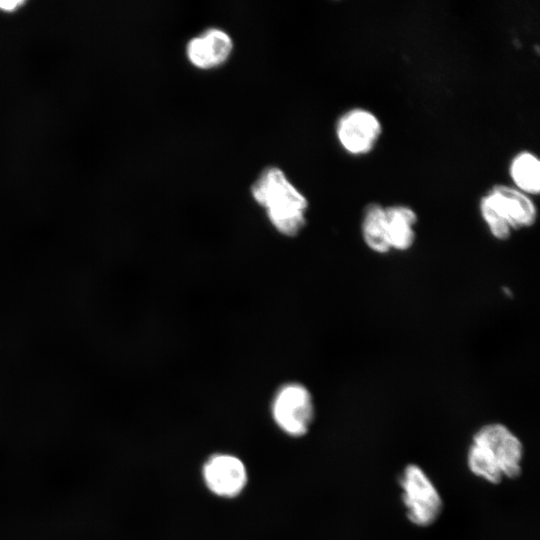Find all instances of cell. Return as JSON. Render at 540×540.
<instances>
[{"label": "cell", "mask_w": 540, "mask_h": 540, "mask_svg": "<svg viewBox=\"0 0 540 540\" xmlns=\"http://www.w3.org/2000/svg\"><path fill=\"white\" fill-rule=\"evenodd\" d=\"M524 445L505 424L491 422L479 427L468 446L466 463L477 478L498 485L522 474Z\"/></svg>", "instance_id": "6da1fadb"}, {"label": "cell", "mask_w": 540, "mask_h": 540, "mask_svg": "<svg viewBox=\"0 0 540 540\" xmlns=\"http://www.w3.org/2000/svg\"><path fill=\"white\" fill-rule=\"evenodd\" d=\"M251 194L280 234L294 237L305 227L308 200L280 168H266L253 183Z\"/></svg>", "instance_id": "7a4b0ae2"}, {"label": "cell", "mask_w": 540, "mask_h": 540, "mask_svg": "<svg viewBox=\"0 0 540 540\" xmlns=\"http://www.w3.org/2000/svg\"><path fill=\"white\" fill-rule=\"evenodd\" d=\"M399 486L405 515L414 526L433 525L443 511V500L437 487L416 463L407 464L400 476Z\"/></svg>", "instance_id": "3957f363"}, {"label": "cell", "mask_w": 540, "mask_h": 540, "mask_svg": "<svg viewBox=\"0 0 540 540\" xmlns=\"http://www.w3.org/2000/svg\"><path fill=\"white\" fill-rule=\"evenodd\" d=\"M272 417L277 426L293 437L305 435L312 425L315 408L306 386L291 382L282 385L272 402Z\"/></svg>", "instance_id": "277c9868"}, {"label": "cell", "mask_w": 540, "mask_h": 540, "mask_svg": "<svg viewBox=\"0 0 540 540\" xmlns=\"http://www.w3.org/2000/svg\"><path fill=\"white\" fill-rule=\"evenodd\" d=\"M382 133L378 117L364 108H353L343 113L336 123V137L349 154L361 156L370 153Z\"/></svg>", "instance_id": "5b68a950"}, {"label": "cell", "mask_w": 540, "mask_h": 540, "mask_svg": "<svg viewBox=\"0 0 540 540\" xmlns=\"http://www.w3.org/2000/svg\"><path fill=\"white\" fill-rule=\"evenodd\" d=\"M203 477L206 486L222 497L238 495L247 482V471L243 462L235 456L217 454L204 465Z\"/></svg>", "instance_id": "8992f818"}, {"label": "cell", "mask_w": 540, "mask_h": 540, "mask_svg": "<svg viewBox=\"0 0 540 540\" xmlns=\"http://www.w3.org/2000/svg\"><path fill=\"white\" fill-rule=\"evenodd\" d=\"M500 216L514 230L532 227L537 208L531 197L515 187L497 184L487 192Z\"/></svg>", "instance_id": "52a82bcc"}, {"label": "cell", "mask_w": 540, "mask_h": 540, "mask_svg": "<svg viewBox=\"0 0 540 540\" xmlns=\"http://www.w3.org/2000/svg\"><path fill=\"white\" fill-rule=\"evenodd\" d=\"M233 50V41L228 33L219 28H209L189 40L186 55L198 69L209 70L225 63Z\"/></svg>", "instance_id": "ba28073f"}, {"label": "cell", "mask_w": 540, "mask_h": 540, "mask_svg": "<svg viewBox=\"0 0 540 540\" xmlns=\"http://www.w3.org/2000/svg\"><path fill=\"white\" fill-rule=\"evenodd\" d=\"M387 235L392 250L406 252L416 240L415 226L418 221L417 213L407 205H392L385 207Z\"/></svg>", "instance_id": "9c48e42d"}, {"label": "cell", "mask_w": 540, "mask_h": 540, "mask_svg": "<svg viewBox=\"0 0 540 540\" xmlns=\"http://www.w3.org/2000/svg\"><path fill=\"white\" fill-rule=\"evenodd\" d=\"M363 241L372 252L385 255L391 252L387 235L385 207L379 203L367 204L361 222Z\"/></svg>", "instance_id": "30bf717a"}, {"label": "cell", "mask_w": 540, "mask_h": 540, "mask_svg": "<svg viewBox=\"0 0 540 540\" xmlns=\"http://www.w3.org/2000/svg\"><path fill=\"white\" fill-rule=\"evenodd\" d=\"M509 174L519 191L531 196L540 191V161L529 151H521L510 162Z\"/></svg>", "instance_id": "8fae6325"}, {"label": "cell", "mask_w": 540, "mask_h": 540, "mask_svg": "<svg viewBox=\"0 0 540 540\" xmlns=\"http://www.w3.org/2000/svg\"><path fill=\"white\" fill-rule=\"evenodd\" d=\"M479 210L490 234L496 240L507 241L511 237L513 230L499 215L488 195L481 197Z\"/></svg>", "instance_id": "7c38bea8"}, {"label": "cell", "mask_w": 540, "mask_h": 540, "mask_svg": "<svg viewBox=\"0 0 540 540\" xmlns=\"http://www.w3.org/2000/svg\"><path fill=\"white\" fill-rule=\"evenodd\" d=\"M20 4V1H0V8L4 10H12Z\"/></svg>", "instance_id": "4fadbf2b"}]
</instances>
